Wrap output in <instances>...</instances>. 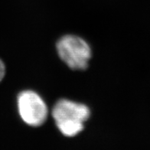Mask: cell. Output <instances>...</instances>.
<instances>
[{"instance_id":"6da1fadb","label":"cell","mask_w":150,"mask_h":150,"mask_svg":"<svg viewBox=\"0 0 150 150\" xmlns=\"http://www.w3.org/2000/svg\"><path fill=\"white\" fill-rule=\"evenodd\" d=\"M52 116L60 132L72 137L83 129V122L89 118L90 110L85 105L62 99L54 107Z\"/></svg>"},{"instance_id":"7a4b0ae2","label":"cell","mask_w":150,"mask_h":150,"mask_svg":"<svg viewBox=\"0 0 150 150\" xmlns=\"http://www.w3.org/2000/svg\"><path fill=\"white\" fill-rule=\"evenodd\" d=\"M57 50L61 59L71 69L84 70L88 66L91 51L81 38L71 35L64 36L57 42Z\"/></svg>"},{"instance_id":"3957f363","label":"cell","mask_w":150,"mask_h":150,"mask_svg":"<svg viewBox=\"0 0 150 150\" xmlns=\"http://www.w3.org/2000/svg\"><path fill=\"white\" fill-rule=\"evenodd\" d=\"M18 109L22 120L31 127H39L47 119V106L34 91H25L18 95Z\"/></svg>"},{"instance_id":"277c9868","label":"cell","mask_w":150,"mask_h":150,"mask_svg":"<svg viewBox=\"0 0 150 150\" xmlns=\"http://www.w3.org/2000/svg\"><path fill=\"white\" fill-rule=\"evenodd\" d=\"M5 72H6V68L3 62L0 60V81H2V78L4 77Z\"/></svg>"}]
</instances>
